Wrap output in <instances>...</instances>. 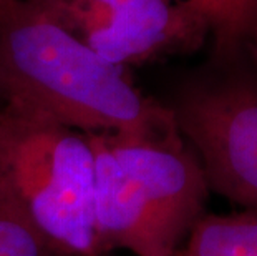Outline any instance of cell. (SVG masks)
<instances>
[{
  "mask_svg": "<svg viewBox=\"0 0 257 256\" xmlns=\"http://www.w3.org/2000/svg\"><path fill=\"white\" fill-rule=\"evenodd\" d=\"M15 102L83 133L176 132L166 105L143 95L128 70L108 62L32 0L0 15V103Z\"/></svg>",
  "mask_w": 257,
  "mask_h": 256,
  "instance_id": "cell-1",
  "label": "cell"
},
{
  "mask_svg": "<svg viewBox=\"0 0 257 256\" xmlns=\"http://www.w3.org/2000/svg\"><path fill=\"white\" fill-rule=\"evenodd\" d=\"M95 153V236L100 254L174 256L202 216L204 170L179 130L86 133Z\"/></svg>",
  "mask_w": 257,
  "mask_h": 256,
  "instance_id": "cell-2",
  "label": "cell"
},
{
  "mask_svg": "<svg viewBox=\"0 0 257 256\" xmlns=\"http://www.w3.org/2000/svg\"><path fill=\"white\" fill-rule=\"evenodd\" d=\"M0 178L58 256H101L88 135L22 103H0Z\"/></svg>",
  "mask_w": 257,
  "mask_h": 256,
  "instance_id": "cell-3",
  "label": "cell"
},
{
  "mask_svg": "<svg viewBox=\"0 0 257 256\" xmlns=\"http://www.w3.org/2000/svg\"><path fill=\"white\" fill-rule=\"evenodd\" d=\"M166 107L209 190L257 213V87L240 80L198 81Z\"/></svg>",
  "mask_w": 257,
  "mask_h": 256,
  "instance_id": "cell-4",
  "label": "cell"
},
{
  "mask_svg": "<svg viewBox=\"0 0 257 256\" xmlns=\"http://www.w3.org/2000/svg\"><path fill=\"white\" fill-rule=\"evenodd\" d=\"M118 67L130 68L193 50L209 35L206 22L176 0H32Z\"/></svg>",
  "mask_w": 257,
  "mask_h": 256,
  "instance_id": "cell-5",
  "label": "cell"
},
{
  "mask_svg": "<svg viewBox=\"0 0 257 256\" xmlns=\"http://www.w3.org/2000/svg\"><path fill=\"white\" fill-rule=\"evenodd\" d=\"M179 256H257V213L204 215L196 223Z\"/></svg>",
  "mask_w": 257,
  "mask_h": 256,
  "instance_id": "cell-6",
  "label": "cell"
},
{
  "mask_svg": "<svg viewBox=\"0 0 257 256\" xmlns=\"http://www.w3.org/2000/svg\"><path fill=\"white\" fill-rule=\"evenodd\" d=\"M206 22L219 52H227L257 20V0H176Z\"/></svg>",
  "mask_w": 257,
  "mask_h": 256,
  "instance_id": "cell-7",
  "label": "cell"
},
{
  "mask_svg": "<svg viewBox=\"0 0 257 256\" xmlns=\"http://www.w3.org/2000/svg\"><path fill=\"white\" fill-rule=\"evenodd\" d=\"M0 256H58L0 178Z\"/></svg>",
  "mask_w": 257,
  "mask_h": 256,
  "instance_id": "cell-8",
  "label": "cell"
},
{
  "mask_svg": "<svg viewBox=\"0 0 257 256\" xmlns=\"http://www.w3.org/2000/svg\"><path fill=\"white\" fill-rule=\"evenodd\" d=\"M12 2H14V0H0V15H2V12H4V10L7 9L9 5L12 4Z\"/></svg>",
  "mask_w": 257,
  "mask_h": 256,
  "instance_id": "cell-9",
  "label": "cell"
},
{
  "mask_svg": "<svg viewBox=\"0 0 257 256\" xmlns=\"http://www.w3.org/2000/svg\"><path fill=\"white\" fill-rule=\"evenodd\" d=\"M174 256H179V254H178V253H176V254H174Z\"/></svg>",
  "mask_w": 257,
  "mask_h": 256,
  "instance_id": "cell-10",
  "label": "cell"
}]
</instances>
